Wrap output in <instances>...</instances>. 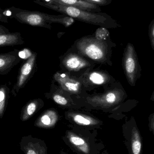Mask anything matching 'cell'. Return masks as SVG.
<instances>
[{
  "instance_id": "277c9868",
  "label": "cell",
  "mask_w": 154,
  "mask_h": 154,
  "mask_svg": "<svg viewBox=\"0 0 154 154\" xmlns=\"http://www.w3.org/2000/svg\"><path fill=\"white\" fill-rule=\"evenodd\" d=\"M123 134L128 154H142L143 138L134 119L123 126Z\"/></svg>"
},
{
  "instance_id": "8fae6325",
  "label": "cell",
  "mask_w": 154,
  "mask_h": 154,
  "mask_svg": "<svg viewBox=\"0 0 154 154\" xmlns=\"http://www.w3.org/2000/svg\"><path fill=\"white\" fill-rule=\"evenodd\" d=\"M120 99V92L115 90L109 91L101 96L94 97L91 99V101L99 106H112L118 103Z\"/></svg>"
},
{
  "instance_id": "4fadbf2b",
  "label": "cell",
  "mask_w": 154,
  "mask_h": 154,
  "mask_svg": "<svg viewBox=\"0 0 154 154\" xmlns=\"http://www.w3.org/2000/svg\"><path fill=\"white\" fill-rule=\"evenodd\" d=\"M58 119L57 114L54 110H49L42 114L35 121V126L50 128L55 126Z\"/></svg>"
},
{
  "instance_id": "6da1fadb",
  "label": "cell",
  "mask_w": 154,
  "mask_h": 154,
  "mask_svg": "<svg viewBox=\"0 0 154 154\" xmlns=\"http://www.w3.org/2000/svg\"><path fill=\"white\" fill-rule=\"evenodd\" d=\"M34 2L41 6L72 17L75 20L99 25L102 28H116L119 26L116 21L106 13L96 12L82 10L74 6L56 3H47L35 0Z\"/></svg>"
},
{
  "instance_id": "5bb4252c",
  "label": "cell",
  "mask_w": 154,
  "mask_h": 154,
  "mask_svg": "<svg viewBox=\"0 0 154 154\" xmlns=\"http://www.w3.org/2000/svg\"><path fill=\"white\" fill-rule=\"evenodd\" d=\"M63 63L67 69L72 71H77L89 65L85 60L75 54H70L67 56Z\"/></svg>"
},
{
  "instance_id": "5b68a950",
  "label": "cell",
  "mask_w": 154,
  "mask_h": 154,
  "mask_svg": "<svg viewBox=\"0 0 154 154\" xmlns=\"http://www.w3.org/2000/svg\"><path fill=\"white\" fill-rule=\"evenodd\" d=\"M123 66L128 82L130 85L134 86L137 80L139 78L141 69L137 55L134 46L131 43H128L126 48L123 58Z\"/></svg>"
},
{
  "instance_id": "7c38bea8",
  "label": "cell",
  "mask_w": 154,
  "mask_h": 154,
  "mask_svg": "<svg viewBox=\"0 0 154 154\" xmlns=\"http://www.w3.org/2000/svg\"><path fill=\"white\" fill-rule=\"evenodd\" d=\"M55 79L65 90L75 93L78 92L80 87V83L75 80L71 79L66 74L57 73Z\"/></svg>"
},
{
  "instance_id": "ba28073f",
  "label": "cell",
  "mask_w": 154,
  "mask_h": 154,
  "mask_svg": "<svg viewBox=\"0 0 154 154\" xmlns=\"http://www.w3.org/2000/svg\"><path fill=\"white\" fill-rule=\"evenodd\" d=\"M20 146L24 154H48V148L45 141L31 135L22 137Z\"/></svg>"
},
{
  "instance_id": "3957f363",
  "label": "cell",
  "mask_w": 154,
  "mask_h": 154,
  "mask_svg": "<svg viewBox=\"0 0 154 154\" xmlns=\"http://www.w3.org/2000/svg\"><path fill=\"white\" fill-rule=\"evenodd\" d=\"M97 137L95 133L72 129L67 130L62 139L77 154H100L105 146Z\"/></svg>"
},
{
  "instance_id": "f1b7e54d",
  "label": "cell",
  "mask_w": 154,
  "mask_h": 154,
  "mask_svg": "<svg viewBox=\"0 0 154 154\" xmlns=\"http://www.w3.org/2000/svg\"><path fill=\"white\" fill-rule=\"evenodd\" d=\"M60 154H68L67 153L65 152L64 151H61V152H60Z\"/></svg>"
},
{
  "instance_id": "9c48e42d",
  "label": "cell",
  "mask_w": 154,
  "mask_h": 154,
  "mask_svg": "<svg viewBox=\"0 0 154 154\" xmlns=\"http://www.w3.org/2000/svg\"><path fill=\"white\" fill-rule=\"evenodd\" d=\"M19 51L14 50L5 53L0 54V75H7L18 65L21 59L19 56Z\"/></svg>"
},
{
  "instance_id": "2e32d148",
  "label": "cell",
  "mask_w": 154,
  "mask_h": 154,
  "mask_svg": "<svg viewBox=\"0 0 154 154\" xmlns=\"http://www.w3.org/2000/svg\"><path fill=\"white\" fill-rule=\"evenodd\" d=\"M68 117L75 124L82 126H95L99 125L100 123L98 120L82 114L70 113L68 115Z\"/></svg>"
},
{
  "instance_id": "83f0119b",
  "label": "cell",
  "mask_w": 154,
  "mask_h": 154,
  "mask_svg": "<svg viewBox=\"0 0 154 154\" xmlns=\"http://www.w3.org/2000/svg\"><path fill=\"white\" fill-rule=\"evenodd\" d=\"M101 154H109V153L106 150V151H103V152H102Z\"/></svg>"
},
{
  "instance_id": "8992f818",
  "label": "cell",
  "mask_w": 154,
  "mask_h": 154,
  "mask_svg": "<svg viewBox=\"0 0 154 154\" xmlns=\"http://www.w3.org/2000/svg\"><path fill=\"white\" fill-rule=\"evenodd\" d=\"M77 46L82 53L91 59L100 60L105 57V44L96 37L82 38L78 42Z\"/></svg>"
},
{
  "instance_id": "484cf974",
  "label": "cell",
  "mask_w": 154,
  "mask_h": 154,
  "mask_svg": "<svg viewBox=\"0 0 154 154\" xmlns=\"http://www.w3.org/2000/svg\"><path fill=\"white\" fill-rule=\"evenodd\" d=\"M149 121V129H150V131L154 137V114L150 116Z\"/></svg>"
},
{
  "instance_id": "7402d4cb",
  "label": "cell",
  "mask_w": 154,
  "mask_h": 154,
  "mask_svg": "<svg viewBox=\"0 0 154 154\" xmlns=\"http://www.w3.org/2000/svg\"><path fill=\"white\" fill-rule=\"evenodd\" d=\"M149 35L152 47L154 48V19L149 26Z\"/></svg>"
},
{
  "instance_id": "d4e9b609",
  "label": "cell",
  "mask_w": 154,
  "mask_h": 154,
  "mask_svg": "<svg viewBox=\"0 0 154 154\" xmlns=\"http://www.w3.org/2000/svg\"><path fill=\"white\" fill-rule=\"evenodd\" d=\"M8 18L6 14V10H3L0 8V21L8 23Z\"/></svg>"
},
{
  "instance_id": "52a82bcc",
  "label": "cell",
  "mask_w": 154,
  "mask_h": 154,
  "mask_svg": "<svg viewBox=\"0 0 154 154\" xmlns=\"http://www.w3.org/2000/svg\"><path fill=\"white\" fill-rule=\"evenodd\" d=\"M36 59V54L34 53L27 60L20 68L16 82L11 91V94L14 97L17 96L20 90L25 86L30 78L35 66Z\"/></svg>"
},
{
  "instance_id": "d6986e66",
  "label": "cell",
  "mask_w": 154,
  "mask_h": 154,
  "mask_svg": "<svg viewBox=\"0 0 154 154\" xmlns=\"http://www.w3.org/2000/svg\"><path fill=\"white\" fill-rule=\"evenodd\" d=\"M89 79L94 84L100 85L105 83L106 81V77L101 73L93 72L90 75Z\"/></svg>"
},
{
  "instance_id": "ffe728a7",
  "label": "cell",
  "mask_w": 154,
  "mask_h": 154,
  "mask_svg": "<svg viewBox=\"0 0 154 154\" xmlns=\"http://www.w3.org/2000/svg\"><path fill=\"white\" fill-rule=\"evenodd\" d=\"M109 32L106 28H99L95 32V37L97 39L99 40H105L109 36Z\"/></svg>"
},
{
  "instance_id": "4316f807",
  "label": "cell",
  "mask_w": 154,
  "mask_h": 154,
  "mask_svg": "<svg viewBox=\"0 0 154 154\" xmlns=\"http://www.w3.org/2000/svg\"><path fill=\"white\" fill-rule=\"evenodd\" d=\"M8 32H9V29L5 26L0 24V34L8 33Z\"/></svg>"
},
{
  "instance_id": "603a6c76",
  "label": "cell",
  "mask_w": 154,
  "mask_h": 154,
  "mask_svg": "<svg viewBox=\"0 0 154 154\" xmlns=\"http://www.w3.org/2000/svg\"><path fill=\"white\" fill-rule=\"evenodd\" d=\"M53 100L55 102L61 105H66L67 104V100L66 98L60 95H55L53 97Z\"/></svg>"
},
{
  "instance_id": "44dd1931",
  "label": "cell",
  "mask_w": 154,
  "mask_h": 154,
  "mask_svg": "<svg viewBox=\"0 0 154 154\" xmlns=\"http://www.w3.org/2000/svg\"><path fill=\"white\" fill-rule=\"evenodd\" d=\"M99 6H106L112 2V0H82Z\"/></svg>"
},
{
  "instance_id": "f546056e",
  "label": "cell",
  "mask_w": 154,
  "mask_h": 154,
  "mask_svg": "<svg viewBox=\"0 0 154 154\" xmlns=\"http://www.w3.org/2000/svg\"><path fill=\"white\" fill-rule=\"evenodd\" d=\"M153 99H154V97H153Z\"/></svg>"
},
{
  "instance_id": "e0dca14e",
  "label": "cell",
  "mask_w": 154,
  "mask_h": 154,
  "mask_svg": "<svg viewBox=\"0 0 154 154\" xmlns=\"http://www.w3.org/2000/svg\"><path fill=\"white\" fill-rule=\"evenodd\" d=\"M39 106V101L34 100L28 102L22 109L20 118L22 121H27L36 112Z\"/></svg>"
},
{
  "instance_id": "cb8c5ba5",
  "label": "cell",
  "mask_w": 154,
  "mask_h": 154,
  "mask_svg": "<svg viewBox=\"0 0 154 154\" xmlns=\"http://www.w3.org/2000/svg\"><path fill=\"white\" fill-rule=\"evenodd\" d=\"M19 56L21 59H28L33 54L28 49H24L22 51H19Z\"/></svg>"
},
{
  "instance_id": "7a4b0ae2",
  "label": "cell",
  "mask_w": 154,
  "mask_h": 154,
  "mask_svg": "<svg viewBox=\"0 0 154 154\" xmlns=\"http://www.w3.org/2000/svg\"><path fill=\"white\" fill-rule=\"evenodd\" d=\"M11 12L10 17L20 23L32 26L51 29V23H59L66 27L71 26L75 20L65 14L52 15L38 11L23 10L12 6L9 8Z\"/></svg>"
},
{
  "instance_id": "ac0fdd59",
  "label": "cell",
  "mask_w": 154,
  "mask_h": 154,
  "mask_svg": "<svg viewBox=\"0 0 154 154\" xmlns=\"http://www.w3.org/2000/svg\"><path fill=\"white\" fill-rule=\"evenodd\" d=\"M11 93L10 88L6 84L0 85V119H2L8 105Z\"/></svg>"
},
{
  "instance_id": "30bf717a",
  "label": "cell",
  "mask_w": 154,
  "mask_h": 154,
  "mask_svg": "<svg viewBox=\"0 0 154 154\" xmlns=\"http://www.w3.org/2000/svg\"><path fill=\"white\" fill-rule=\"evenodd\" d=\"M47 3H56L63 5L74 6L82 10L91 12L101 11L100 6L92 4L82 0H38Z\"/></svg>"
},
{
  "instance_id": "9a60e30c",
  "label": "cell",
  "mask_w": 154,
  "mask_h": 154,
  "mask_svg": "<svg viewBox=\"0 0 154 154\" xmlns=\"http://www.w3.org/2000/svg\"><path fill=\"white\" fill-rule=\"evenodd\" d=\"M24 43L19 32H8L0 34V48L23 45Z\"/></svg>"
}]
</instances>
